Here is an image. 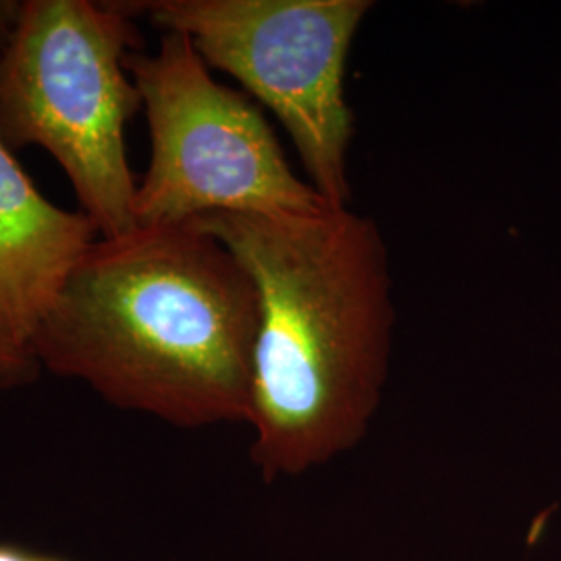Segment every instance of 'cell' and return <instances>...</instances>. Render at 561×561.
<instances>
[{
	"label": "cell",
	"instance_id": "6da1fadb",
	"mask_svg": "<svg viewBox=\"0 0 561 561\" xmlns=\"http://www.w3.org/2000/svg\"><path fill=\"white\" fill-rule=\"evenodd\" d=\"M192 225L222 241L259 289L248 424L262 481L296 479L358 447L381 408L396 329L377 222L327 206Z\"/></svg>",
	"mask_w": 561,
	"mask_h": 561
},
{
	"label": "cell",
	"instance_id": "7a4b0ae2",
	"mask_svg": "<svg viewBox=\"0 0 561 561\" xmlns=\"http://www.w3.org/2000/svg\"><path fill=\"white\" fill-rule=\"evenodd\" d=\"M259 322L256 283L222 241L136 227L83 252L30 352L121 410L202 428L248 422Z\"/></svg>",
	"mask_w": 561,
	"mask_h": 561
},
{
	"label": "cell",
	"instance_id": "3957f363",
	"mask_svg": "<svg viewBox=\"0 0 561 561\" xmlns=\"http://www.w3.org/2000/svg\"><path fill=\"white\" fill-rule=\"evenodd\" d=\"M138 2L25 0L0 57V140L41 146L104 240L134 231L136 181L125 125L141 96L125 69L144 38Z\"/></svg>",
	"mask_w": 561,
	"mask_h": 561
},
{
	"label": "cell",
	"instance_id": "277c9868",
	"mask_svg": "<svg viewBox=\"0 0 561 561\" xmlns=\"http://www.w3.org/2000/svg\"><path fill=\"white\" fill-rule=\"evenodd\" d=\"M125 69L150 129V164L134 201L138 227L333 206L294 173L261 108L215 80L185 34L164 32L157 53H131Z\"/></svg>",
	"mask_w": 561,
	"mask_h": 561
},
{
	"label": "cell",
	"instance_id": "5b68a950",
	"mask_svg": "<svg viewBox=\"0 0 561 561\" xmlns=\"http://www.w3.org/2000/svg\"><path fill=\"white\" fill-rule=\"evenodd\" d=\"M140 15L185 34L204 62L233 76L279 119L333 206H352L354 113L345 69L368 0H154Z\"/></svg>",
	"mask_w": 561,
	"mask_h": 561
},
{
	"label": "cell",
	"instance_id": "8992f818",
	"mask_svg": "<svg viewBox=\"0 0 561 561\" xmlns=\"http://www.w3.org/2000/svg\"><path fill=\"white\" fill-rule=\"evenodd\" d=\"M81 210L46 201L0 140V337L30 350L60 285L96 241Z\"/></svg>",
	"mask_w": 561,
	"mask_h": 561
},
{
	"label": "cell",
	"instance_id": "52a82bcc",
	"mask_svg": "<svg viewBox=\"0 0 561 561\" xmlns=\"http://www.w3.org/2000/svg\"><path fill=\"white\" fill-rule=\"evenodd\" d=\"M41 364L27 347L0 337V389H13L34 381Z\"/></svg>",
	"mask_w": 561,
	"mask_h": 561
},
{
	"label": "cell",
	"instance_id": "ba28073f",
	"mask_svg": "<svg viewBox=\"0 0 561 561\" xmlns=\"http://www.w3.org/2000/svg\"><path fill=\"white\" fill-rule=\"evenodd\" d=\"M21 4L18 0H0V57L7 50L20 23Z\"/></svg>",
	"mask_w": 561,
	"mask_h": 561
},
{
	"label": "cell",
	"instance_id": "9c48e42d",
	"mask_svg": "<svg viewBox=\"0 0 561 561\" xmlns=\"http://www.w3.org/2000/svg\"><path fill=\"white\" fill-rule=\"evenodd\" d=\"M32 553L11 542H0V561H30Z\"/></svg>",
	"mask_w": 561,
	"mask_h": 561
},
{
	"label": "cell",
	"instance_id": "30bf717a",
	"mask_svg": "<svg viewBox=\"0 0 561 561\" xmlns=\"http://www.w3.org/2000/svg\"><path fill=\"white\" fill-rule=\"evenodd\" d=\"M30 561H67L59 560V558H48V556H36V553H32V560Z\"/></svg>",
	"mask_w": 561,
	"mask_h": 561
}]
</instances>
